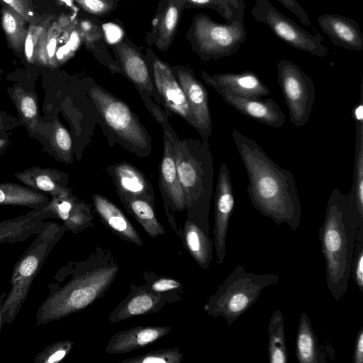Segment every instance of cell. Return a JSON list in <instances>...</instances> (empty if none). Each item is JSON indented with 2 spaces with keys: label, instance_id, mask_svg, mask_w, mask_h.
<instances>
[{
  "label": "cell",
  "instance_id": "obj_1",
  "mask_svg": "<svg viewBox=\"0 0 363 363\" xmlns=\"http://www.w3.org/2000/svg\"><path fill=\"white\" fill-rule=\"evenodd\" d=\"M232 137L247 172V193L252 206L277 225L286 223L296 231L302 206L293 173L275 163L257 142L236 129H232Z\"/></svg>",
  "mask_w": 363,
  "mask_h": 363
},
{
  "label": "cell",
  "instance_id": "obj_2",
  "mask_svg": "<svg viewBox=\"0 0 363 363\" xmlns=\"http://www.w3.org/2000/svg\"><path fill=\"white\" fill-rule=\"evenodd\" d=\"M363 218L356 204L338 189L328 200L324 220L318 234L325 261L326 283L335 301L346 294L358 230Z\"/></svg>",
  "mask_w": 363,
  "mask_h": 363
},
{
  "label": "cell",
  "instance_id": "obj_3",
  "mask_svg": "<svg viewBox=\"0 0 363 363\" xmlns=\"http://www.w3.org/2000/svg\"><path fill=\"white\" fill-rule=\"evenodd\" d=\"M175 161L186 208L192 221L208 233L213 196V159L208 140L174 138Z\"/></svg>",
  "mask_w": 363,
  "mask_h": 363
},
{
  "label": "cell",
  "instance_id": "obj_4",
  "mask_svg": "<svg viewBox=\"0 0 363 363\" xmlns=\"http://www.w3.org/2000/svg\"><path fill=\"white\" fill-rule=\"evenodd\" d=\"M281 277L275 273L255 274L238 265L218 286L204 306L213 318L221 316L230 326L258 299L267 287L276 284Z\"/></svg>",
  "mask_w": 363,
  "mask_h": 363
},
{
  "label": "cell",
  "instance_id": "obj_5",
  "mask_svg": "<svg viewBox=\"0 0 363 363\" xmlns=\"http://www.w3.org/2000/svg\"><path fill=\"white\" fill-rule=\"evenodd\" d=\"M89 94L105 126L120 143L139 157L148 156L150 135L130 107L96 84L91 85Z\"/></svg>",
  "mask_w": 363,
  "mask_h": 363
},
{
  "label": "cell",
  "instance_id": "obj_6",
  "mask_svg": "<svg viewBox=\"0 0 363 363\" xmlns=\"http://www.w3.org/2000/svg\"><path fill=\"white\" fill-rule=\"evenodd\" d=\"M246 38L244 20L219 23L205 13L194 16L186 35L192 50L203 62L234 55Z\"/></svg>",
  "mask_w": 363,
  "mask_h": 363
},
{
  "label": "cell",
  "instance_id": "obj_7",
  "mask_svg": "<svg viewBox=\"0 0 363 363\" xmlns=\"http://www.w3.org/2000/svg\"><path fill=\"white\" fill-rule=\"evenodd\" d=\"M251 10L253 18L266 24L279 38L291 47L312 55L325 57L330 50L318 33H310L279 11L268 0H254Z\"/></svg>",
  "mask_w": 363,
  "mask_h": 363
},
{
  "label": "cell",
  "instance_id": "obj_8",
  "mask_svg": "<svg viewBox=\"0 0 363 363\" xmlns=\"http://www.w3.org/2000/svg\"><path fill=\"white\" fill-rule=\"evenodd\" d=\"M277 82L287 106L289 121L296 128L308 121L315 99L313 80L294 62L280 60Z\"/></svg>",
  "mask_w": 363,
  "mask_h": 363
},
{
  "label": "cell",
  "instance_id": "obj_9",
  "mask_svg": "<svg viewBox=\"0 0 363 363\" xmlns=\"http://www.w3.org/2000/svg\"><path fill=\"white\" fill-rule=\"evenodd\" d=\"M118 267H99L78 277L52 301V318H60L88 306L111 285Z\"/></svg>",
  "mask_w": 363,
  "mask_h": 363
},
{
  "label": "cell",
  "instance_id": "obj_10",
  "mask_svg": "<svg viewBox=\"0 0 363 363\" xmlns=\"http://www.w3.org/2000/svg\"><path fill=\"white\" fill-rule=\"evenodd\" d=\"M145 56L161 104L168 117L175 114L195 128L184 91L174 74L171 66L152 50L147 49Z\"/></svg>",
  "mask_w": 363,
  "mask_h": 363
},
{
  "label": "cell",
  "instance_id": "obj_11",
  "mask_svg": "<svg viewBox=\"0 0 363 363\" xmlns=\"http://www.w3.org/2000/svg\"><path fill=\"white\" fill-rule=\"evenodd\" d=\"M163 129V153L159 166V188L165 208L182 211L186 208L184 191L179 182L175 161L174 130L165 113L158 122Z\"/></svg>",
  "mask_w": 363,
  "mask_h": 363
},
{
  "label": "cell",
  "instance_id": "obj_12",
  "mask_svg": "<svg viewBox=\"0 0 363 363\" xmlns=\"http://www.w3.org/2000/svg\"><path fill=\"white\" fill-rule=\"evenodd\" d=\"M235 198L229 169L222 162L214 194V246L216 262L222 264L226 256V240L228 224L233 212Z\"/></svg>",
  "mask_w": 363,
  "mask_h": 363
},
{
  "label": "cell",
  "instance_id": "obj_13",
  "mask_svg": "<svg viewBox=\"0 0 363 363\" xmlns=\"http://www.w3.org/2000/svg\"><path fill=\"white\" fill-rule=\"evenodd\" d=\"M171 68L184 91L195 121V129L203 140H208L213 128L206 86L197 79L192 69L179 65H172Z\"/></svg>",
  "mask_w": 363,
  "mask_h": 363
},
{
  "label": "cell",
  "instance_id": "obj_14",
  "mask_svg": "<svg viewBox=\"0 0 363 363\" xmlns=\"http://www.w3.org/2000/svg\"><path fill=\"white\" fill-rule=\"evenodd\" d=\"M113 48L122 74L134 85L143 101L152 99L160 106L149 67L141 51L123 40Z\"/></svg>",
  "mask_w": 363,
  "mask_h": 363
},
{
  "label": "cell",
  "instance_id": "obj_15",
  "mask_svg": "<svg viewBox=\"0 0 363 363\" xmlns=\"http://www.w3.org/2000/svg\"><path fill=\"white\" fill-rule=\"evenodd\" d=\"M213 89L226 104L250 118L273 128H281L285 123V115L273 99L249 98L228 89Z\"/></svg>",
  "mask_w": 363,
  "mask_h": 363
},
{
  "label": "cell",
  "instance_id": "obj_16",
  "mask_svg": "<svg viewBox=\"0 0 363 363\" xmlns=\"http://www.w3.org/2000/svg\"><path fill=\"white\" fill-rule=\"evenodd\" d=\"M182 0H160L152 21L151 30L145 41L160 51H167L177 33L181 15L184 9Z\"/></svg>",
  "mask_w": 363,
  "mask_h": 363
},
{
  "label": "cell",
  "instance_id": "obj_17",
  "mask_svg": "<svg viewBox=\"0 0 363 363\" xmlns=\"http://www.w3.org/2000/svg\"><path fill=\"white\" fill-rule=\"evenodd\" d=\"M112 179L119 199L139 198L155 206L152 186L136 167L126 162H118L106 169Z\"/></svg>",
  "mask_w": 363,
  "mask_h": 363
},
{
  "label": "cell",
  "instance_id": "obj_18",
  "mask_svg": "<svg viewBox=\"0 0 363 363\" xmlns=\"http://www.w3.org/2000/svg\"><path fill=\"white\" fill-rule=\"evenodd\" d=\"M317 21L335 45L351 51L363 50V34L355 20L342 15L325 13L319 16Z\"/></svg>",
  "mask_w": 363,
  "mask_h": 363
},
{
  "label": "cell",
  "instance_id": "obj_19",
  "mask_svg": "<svg viewBox=\"0 0 363 363\" xmlns=\"http://www.w3.org/2000/svg\"><path fill=\"white\" fill-rule=\"evenodd\" d=\"M201 74L203 80L212 88L228 89L242 96L261 98L271 92L258 75L252 71L210 74L203 70Z\"/></svg>",
  "mask_w": 363,
  "mask_h": 363
},
{
  "label": "cell",
  "instance_id": "obj_20",
  "mask_svg": "<svg viewBox=\"0 0 363 363\" xmlns=\"http://www.w3.org/2000/svg\"><path fill=\"white\" fill-rule=\"evenodd\" d=\"M299 363H323L334 359L330 345H320L308 315L303 312L299 318L295 345Z\"/></svg>",
  "mask_w": 363,
  "mask_h": 363
},
{
  "label": "cell",
  "instance_id": "obj_21",
  "mask_svg": "<svg viewBox=\"0 0 363 363\" xmlns=\"http://www.w3.org/2000/svg\"><path fill=\"white\" fill-rule=\"evenodd\" d=\"M15 176L26 186L53 196H64L72 192L68 186L69 175L55 169L35 167L16 173Z\"/></svg>",
  "mask_w": 363,
  "mask_h": 363
},
{
  "label": "cell",
  "instance_id": "obj_22",
  "mask_svg": "<svg viewBox=\"0 0 363 363\" xmlns=\"http://www.w3.org/2000/svg\"><path fill=\"white\" fill-rule=\"evenodd\" d=\"M170 327H136L121 331L110 339L106 351L111 354L129 352L144 347L166 335Z\"/></svg>",
  "mask_w": 363,
  "mask_h": 363
},
{
  "label": "cell",
  "instance_id": "obj_23",
  "mask_svg": "<svg viewBox=\"0 0 363 363\" xmlns=\"http://www.w3.org/2000/svg\"><path fill=\"white\" fill-rule=\"evenodd\" d=\"M356 126L353 180L349 199L353 201L363 218V81L361 80L359 101L353 109Z\"/></svg>",
  "mask_w": 363,
  "mask_h": 363
},
{
  "label": "cell",
  "instance_id": "obj_24",
  "mask_svg": "<svg viewBox=\"0 0 363 363\" xmlns=\"http://www.w3.org/2000/svg\"><path fill=\"white\" fill-rule=\"evenodd\" d=\"M40 257L36 253L26 256L14 271L12 277L11 293L2 306L1 313L10 312L11 315L17 307L23 302L27 294L31 281L40 264Z\"/></svg>",
  "mask_w": 363,
  "mask_h": 363
},
{
  "label": "cell",
  "instance_id": "obj_25",
  "mask_svg": "<svg viewBox=\"0 0 363 363\" xmlns=\"http://www.w3.org/2000/svg\"><path fill=\"white\" fill-rule=\"evenodd\" d=\"M94 208L101 219L122 238L138 245L143 241L137 231L121 210L101 194L92 196Z\"/></svg>",
  "mask_w": 363,
  "mask_h": 363
},
{
  "label": "cell",
  "instance_id": "obj_26",
  "mask_svg": "<svg viewBox=\"0 0 363 363\" xmlns=\"http://www.w3.org/2000/svg\"><path fill=\"white\" fill-rule=\"evenodd\" d=\"M48 209L72 228L87 226L93 218L91 206L72 194L64 196H53Z\"/></svg>",
  "mask_w": 363,
  "mask_h": 363
},
{
  "label": "cell",
  "instance_id": "obj_27",
  "mask_svg": "<svg viewBox=\"0 0 363 363\" xmlns=\"http://www.w3.org/2000/svg\"><path fill=\"white\" fill-rule=\"evenodd\" d=\"M185 242L190 255L199 265L207 269L213 257V242L208 233L192 220L185 224Z\"/></svg>",
  "mask_w": 363,
  "mask_h": 363
},
{
  "label": "cell",
  "instance_id": "obj_28",
  "mask_svg": "<svg viewBox=\"0 0 363 363\" xmlns=\"http://www.w3.org/2000/svg\"><path fill=\"white\" fill-rule=\"evenodd\" d=\"M267 355L270 363L288 362L284 318L279 309L273 313L269 322Z\"/></svg>",
  "mask_w": 363,
  "mask_h": 363
},
{
  "label": "cell",
  "instance_id": "obj_29",
  "mask_svg": "<svg viewBox=\"0 0 363 363\" xmlns=\"http://www.w3.org/2000/svg\"><path fill=\"white\" fill-rule=\"evenodd\" d=\"M120 200L152 238L164 234V229L156 217L155 206L139 198H124Z\"/></svg>",
  "mask_w": 363,
  "mask_h": 363
},
{
  "label": "cell",
  "instance_id": "obj_30",
  "mask_svg": "<svg viewBox=\"0 0 363 363\" xmlns=\"http://www.w3.org/2000/svg\"><path fill=\"white\" fill-rule=\"evenodd\" d=\"M48 201L46 195L26 186L0 183V204L40 206Z\"/></svg>",
  "mask_w": 363,
  "mask_h": 363
},
{
  "label": "cell",
  "instance_id": "obj_31",
  "mask_svg": "<svg viewBox=\"0 0 363 363\" xmlns=\"http://www.w3.org/2000/svg\"><path fill=\"white\" fill-rule=\"evenodd\" d=\"M161 298L160 294H155L152 291H140L123 305L114 318L121 320L152 311L160 303Z\"/></svg>",
  "mask_w": 363,
  "mask_h": 363
},
{
  "label": "cell",
  "instance_id": "obj_32",
  "mask_svg": "<svg viewBox=\"0 0 363 363\" xmlns=\"http://www.w3.org/2000/svg\"><path fill=\"white\" fill-rule=\"evenodd\" d=\"M12 99L23 122L28 128H34L38 123V106L34 94L16 89L12 92Z\"/></svg>",
  "mask_w": 363,
  "mask_h": 363
},
{
  "label": "cell",
  "instance_id": "obj_33",
  "mask_svg": "<svg viewBox=\"0 0 363 363\" xmlns=\"http://www.w3.org/2000/svg\"><path fill=\"white\" fill-rule=\"evenodd\" d=\"M51 145L63 161H70L72 150V138L67 130L59 122L55 123L52 128Z\"/></svg>",
  "mask_w": 363,
  "mask_h": 363
},
{
  "label": "cell",
  "instance_id": "obj_34",
  "mask_svg": "<svg viewBox=\"0 0 363 363\" xmlns=\"http://www.w3.org/2000/svg\"><path fill=\"white\" fill-rule=\"evenodd\" d=\"M182 354L177 350H160L152 351L145 354L125 359L127 363H178L182 359Z\"/></svg>",
  "mask_w": 363,
  "mask_h": 363
},
{
  "label": "cell",
  "instance_id": "obj_35",
  "mask_svg": "<svg viewBox=\"0 0 363 363\" xmlns=\"http://www.w3.org/2000/svg\"><path fill=\"white\" fill-rule=\"evenodd\" d=\"M351 275L363 294V227L358 230L352 262Z\"/></svg>",
  "mask_w": 363,
  "mask_h": 363
},
{
  "label": "cell",
  "instance_id": "obj_36",
  "mask_svg": "<svg viewBox=\"0 0 363 363\" xmlns=\"http://www.w3.org/2000/svg\"><path fill=\"white\" fill-rule=\"evenodd\" d=\"M185 9H211L218 13L227 22L233 21L229 6L222 0H182Z\"/></svg>",
  "mask_w": 363,
  "mask_h": 363
},
{
  "label": "cell",
  "instance_id": "obj_37",
  "mask_svg": "<svg viewBox=\"0 0 363 363\" xmlns=\"http://www.w3.org/2000/svg\"><path fill=\"white\" fill-rule=\"evenodd\" d=\"M89 13L103 16L114 11L118 0H77Z\"/></svg>",
  "mask_w": 363,
  "mask_h": 363
},
{
  "label": "cell",
  "instance_id": "obj_38",
  "mask_svg": "<svg viewBox=\"0 0 363 363\" xmlns=\"http://www.w3.org/2000/svg\"><path fill=\"white\" fill-rule=\"evenodd\" d=\"M284 7L291 11L306 26H311V23L306 11L296 0H276Z\"/></svg>",
  "mask_w": 363,
  "mask_h": 363
},
{
  "label": "cell",
  "instance_id": "obj_39",
  "mask_svg": "<svg viewBox=\"0 0 363 363\" xmlns=\"http://www.w3.org/2000/svg\"><path fill=\"white\" fill-rule=\"evenodd\" d=\"M181 283L172 278H160L156 280L151 286V291L160 293L178 289Z\"/></svg>",
  "mask_w": 363,
  "mask_h": 363
},
{
  "label": "cell",
  "instance_id": "obj_40",
  "mask_svg": "<svg viewBox=\"0 0 363 363\" xmlns=\"http://www.w3.org/2000/svg\"><path fill=\"white\" fill-rule=\"evenodd\" d=\"M71 347L70 342L61 343L51 350L45 362L48 363L60 362L66 356Z\"/></svg>",
  "mask_w": 363,
  "mask_h": 363
},
{
  "label": "cell",
  "instance_id": "obj_41",
  "mask_svg": "<svg viewBox=\"0 0 363 363\" xmlns=\"http://www.w3.org/2000/svg\"><path fill=\"white\" fill-rule=\"evenodd\" d=\"M19 118H13L6 112L0 111V134L6 133L21 124Z\"/></svg>",
  "mask_w": 363,
  "mask_h": 363
},
{
  "label": "cell",
  "instance_id": "obj_42",
  "mask_svg": "<svg viewBox=\"0 0 363 363\" xmlns=\"http://www.w3.org/2000/svg\"><path fill=\"white\" fill-rule=\"evenodd\" d=\"M230 7L233 20H244L245 4L244 0H222Z\"/></svg>",
  "mask_w": 363,
  "mask_h": 363
},
{
  "label": "cell",
  "instance_id": "obj_43",
  "mask_svg": "<svg viewBox=\"0 0 363 363\" xmlns=\"http://www.w3.org/2000/svg\"><path fill=\"white\" fill-rule=\"evenodd\" d=\"M352 362L363 363V328L359 329L355 338Z\"/></svg>",
  "mask_w": 363,
  "mask_h": 363
},
{
  "label": "cell",
  "instance_id": "obj_44",
  "mask_svg": "<svg viewBox=\"0 0 363 363\" xmlns=\"http://www.w3.org/2000/svg\"><path fill=\"white\" fill-rule=\"evenodd\" d=\"M4 26L6 32L11 33L16 30V22L13 16L9 13L4 14Z\"/></svg>",
  "mask_w": 363,
  "mask_h": 363
},
{
  "label": "cell",
  "instance_id": "obj_45",
  "mask_svg": "<svg viewBox=\"0 0 363 363\" xmlns=\"http://www.w3.org/2000/svg\"><path fill=\"white\" fill-rule=\"evenodd\" d=\"M11 145L7 133L0 134V152L5 150L6 148Z\"/></svg>",
  "mask_w": 363,
  "mask_h": 363
},
{
  "label": "cell",
  "instance_id": "obj_46",
  "mask_svg": "<svg viewBox=\"0 0 363 363\" xmlns=\"http://www.w3.org/2000/svg\"><path fill=\"white\" fill-rule=\"evenodd\" d=\"M26 53L27 55V57L30 59L33 54V42H32V37L29 34L27 36L26 41Z\"/></svg>",
  "mask_w": 363,
  "mask_h": 363
},
{
  "label": "cell",
  "instance_id": "obj_47",
  "mask_svg": "<svg viewBox=\"0 0 363 363\" xmlns=\"http://www.w3.org/2000/svg\"><path fill=\"white\" fill-rule=\"evenodd\" d=\"M55 45H56V40L55 39H52L48 45V55H49V57H52L53 55H54V52H55Z\"/></svg>",
  "mask_w": 363,
  "mask_h": 363
},
{
  "label": "cell",
  "instance_id": "obj_48",
  "mask_svg": "<svg viewBox=\"0 0 363 363\" xmlns=\"http://www.w3.org/2000/svg\"><path fill=\"white\" fill-rule=\"evenodd\" d=\"M6 3L13 4V0H4Z\"/></svg>",
  "mask_w": 363,
  "mask_h": 363
},
{
  "label": "cell",
  "instance_id": "obj_49",
  "mask_svg": "<svg viewBox=\"0 0 363 363\" xmlns=\"http://www.w3.org/2000/svg\"><path fill=\"white\" fill-rule=\"evenodd\" d=\"M1 302H0V324H1Z\"/></svg>",
  "mask_w": 363,
  "mask_h": 363
},
{
  "label": "cell",
  "instance_id": "obj_50",
  "mask_svg": "<svg viewBox=\"0 0 363 363\" xmlns=\"http://www.w3.org/2000/svg\"><path fill=\"white\" fill-rule=\"evenodd\" d=\"M358 1H362V0H358Z\"/></svg>",
  "mask_w": 363,
  "mask_h": 363
}]
</instances>
